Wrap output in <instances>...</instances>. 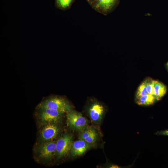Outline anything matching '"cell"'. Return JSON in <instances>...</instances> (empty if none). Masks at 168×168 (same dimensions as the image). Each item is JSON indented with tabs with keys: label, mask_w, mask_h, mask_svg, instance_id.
Listing matches in <instances>:
<instances>
[{
	"label": "cell",
	"mask_w": 168,
	"mask_h": 168,
	"mask_svg": "<svg viewBox=\"0 0 168 168\" xmlns=\"http://www.w3.org/2000/svg\"><path fill=\"white\" fill-rule=\"evenodd\" d=\"M119 1L120 0H95L91 6L96 11L107 15L115 8Z\"/></svg>",
	"instance_id": "cell-8"
},
{
	"label": "cell",
	"mask_w": 168,
	"mask_h": 168,
	"mask_svg": "<svg viewBox=\"0 0 168 168\" xmlns=\"http://www.w3.org/2000/svg\"><path fill=\"white\" fill-rule=\"evenodd\" d=\"M66 113L67 124L70 129L82 131L87 127L88 120L81 113L72 109Z\"/></svg>",
	"instance_id": "cell-4"
},
{
	"label": "cell",
	"mask_w": 168,
	"mask_h": 168,
	"mask_svg": "<svg viewBox=\"0 0 168 168\" xmlns=\"http://www.w3.org/2000/svg\"><path fill=\"white\" fill-rule=\"evenodd\" d=\"M36 109V117L41 125L50 123H59L65 113L49 109Z\"/></svg>",
	"instance_id": "cell-3"
},
{
	"label": "cell",
	"mask_w": 168,
	"mask_h": 168,
	"mask_svg": "<svg viewBox=\"0 0 168 168\" xmlns=\"http://www.w3.org/2000/svg\"><path fill=\"white\" fill-rule=\"evenodd\" d=\"M148 94L146 83L144 80L138 87L135 94V97H139Z\"/></svg>",
	"instance_id": "cell-13"
},
{
	"label": "cell",
	"mask_w": 168,
	"mask_h": 168,
	"mask_svg": "<svg viewBox=\"0 0 168 168\" xmlns=\"http://www.w3.org/2000/svg\"><path fill=\"white\" fill-rule=\"evenodd\" d=\"M75 0H55V6L63 10L69 9Z\"/></svg>",
	"instance_id": "cell-12"
},
{
	"label": "cell",
	"mask_w": 168,
	"mask_h": 168,
	"mask_svg": "<svg viewBox=\"0 0 168 168\" xmlns=\"http://www.w3.org/2000/svg\"><path fill=\"white\" fill-rule=\"evenodd\" d=\"M94 145L95 143H90L80 139L73 142L70 152L73 157L81 156L88 150L94 147Z\"/></svg>",
	"instance_id": "cell-9"
},
{
	"label": "cell",
	"mask_w": 168,
	"mask_h": 168,
	"mask_svg": "<svg viewBox=\"0 0 168 168\" xmlns=\"http://www.w3.org/2000/svg\"><path fill=\"white\" fill-rule=\"evenodd\" d=\"M155 134L159 135L168 136V129L157 131Z\"/></svg>",
	"instance_id": "cell-17"
},
{
	"label": "cell",
	"mask_w": 168,
	"mask_h": 168,
	"mask_svg": "<svg viewBox=\"0 0 168 168\" xmlns=\"http://www.w3.org/2000/svg\"><path fill=\"white\" fill-rule=\"evenodd\" d=\"M86 112L91 121L98 124L102 121L105 111L104 105L96 100L90 101L86 106Z\"/></svg>",
	"instance_id": "cell-5"
},
{
	"label": "cell",
	"mask_w": 168,
	"mask_h": 168,
	"mask_svg": "<svg viewBox=\"0 0 168 168\" xmlns=\"http://www.w3.org/2000/svg\"><path fill=\"white\" fill-rule=\"evenodd\" d=\"M153 80L149 77L144 79L148 94L154 96L153 92Z\"/></svg>",
	"instance_id": "cell-15"
},
{
	"label": "cell",
	"mask_w": 168,
	"mask_h": 168,
	"mask_svg": "<svg viewBox=\"0 0 168 168\" xmlns=\"http://www.w3.org/2000/svg\"><path fill=\"white\" fill-rule=\"evenodd\" d=\"M88 4L91 6L95 0H86Z\"/></svg>",
	"instance_id": "cell-18"
},
{
	"label": "cell",
	"mask_w": 168,
	"mask_h": 168,
	"mask_svg": "<svg viewBox=\"0 0 168 168\" xmlns=\"http://www.w3.org/2000/svg\"><path fill=\"white\" fill-rule=\"evenodd\" d=\"M39 135V142L54 140L58 135L61 128L58 123H50L41 125Z\"/></svg>",
	"instance_id": "cell-7"
},
{
	"label": "cell",
	"mask_w": 168,
	"mask_h": 168,
	"mask_svg": "<svg viewBox=\"0 0 168 168\" xmlns=\"http://www.w3.org/2000/svg\"><path fill=\"white\" fill-rule=\"evenodd\" d=\"M166 65H167V68H168V62H167V63Z\"/></svg>",
	"instance_id": "cell-19"
},
{
	"label": "cell",
	"mask_w": 168,
	"mask_h": 168,
	"mask_svg": "<svg viewBox=\"0 0 168 168\" xmlns=\"http://www.w3.org/2000/svg\"><path fill=\"white\" fill-rule=\"evenodd\" d=\"M73 135L66 133L62 135L56 141L55 157L59 159L67 155L70 152L73 143Z\"/></svg>",
	"instance_id": "cell-6"
},
{
	"label": "cell",
	"mask_w": 168,
	"mask_h": 168,
	"mask_svg": "<svg viewBox=\"0 0 168 168\" xmlns=\"http://www.w3.org/2000/svg\"><path fill=\"white\" fill-rule=\"evenodd\" d=\"M135 101L136 104L139 105L149 106L153 104L157 101L154 96L148 94L135 97Z\"/></svg>",
	"instance_id": "cell-11"
},
{
	"label": "cell",
	"mask_w": 168,
	"mask_h": 168,
	"mask_svg": "<svg viewBox=\"0 0 168 168\" xmlns=\"http://www.w3.org/2000/svg\"><path fill=\"white\" fill-rule=\"evenodd\" d=\"M96 131L95 129L92 127H87L81 131L79 134V138L80 139L84 140Z\"/></svg>",
	"instance_id": "cell-14"
},
{
	"label": "cell",
	"mask_w": 168,
	"mask_h": 168,
	"mask_svg": "<svg viewBox=\"0 0 168 168\" xmlns=\"http://www.w3.org/2000/svg\"><path fill=\"white\" fill-rule=\"evenodd\" d=\"M56 149V141L54 140L39 142L34 148L35 156L39 161L48 162L55 157Z\"/></svg>",
	"instance_id": "cell-1"
},
{
	"label": "cell",
	"mask_w": 168,
	"mask_h": 168,
	"mask_svg": "<svg viewBox=\"0 0 168 168\" xmlns=\"http://www.w3.org/2000/svg\"><path fill=\"white\" fill-rule=\"evenodd\" d=\"M49 109L64 113L72 109V106L68 101L63 97L53 96L48 97L40 103L36 109Z\"/></svg>",
	"instance_id": "cell-2"
},
{
	"label": "cell",
	"mask_w": 168,
	"mask_h": 168,
	"mask_svg": "<svg viewBox=\"0 0 168 168\" xmlns=\"http://www.w3.org/2000/svg\"><path fill=\"white\" fill-rule=\"evenodd\" d=\"M98 134L96 131L84 140L90 143L94 144L98 139Z\"/></svg>",
	"instance_id": "cell-16"
},
{
	"label": "cell",
	"mask_w": 168,
	"mask_h": 168,
	"mask_svg": "<svg viewBox=\"0 0 168 168\" xmlns=\"http://www.w3.org/2000/svg\"><path fill=\"white\" fill-rule=\"evenodd\" d=\"M166 86L159 81L153 80V92L154 96L157 101L161 99L167 92Z\"/></svg>",
	"instance_id": "cell-10"
}]
</instances>
